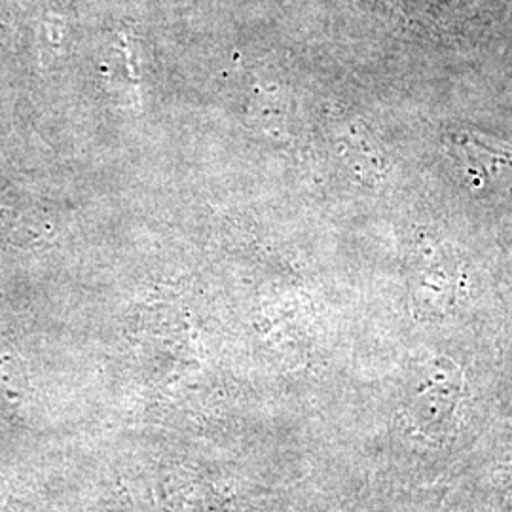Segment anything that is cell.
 Returning <instances> with one entry per match:
<instances>
[{
	"label": "cell",
	"instance_id": "6da1fadb",
	"mask_svg": "<svg viewBox=\"0 0 512 512\" xmlns=\"http://www.w3.org/2000/svg\"><path fill=\"white\" fill-rule=\"evenodd\" d=\"M458 397V385L448 374H427L421 380L416 391V403H412V412L416 420L425 429L439 427L454 412Z\"/></svg>",
	"mask_w": 512,
	"mask_h": 512
}]
</instances>
